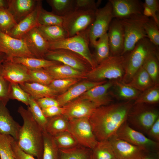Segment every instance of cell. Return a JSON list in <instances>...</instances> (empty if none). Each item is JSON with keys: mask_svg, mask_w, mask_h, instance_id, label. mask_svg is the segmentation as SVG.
Masks as SVG:
<instances>
[{"mask_svg": "<svg viewBox=\"0 0 159 159\" xmlns=\"http://www.w3.org/2000/svg\"><path fill=\"white\" fill-rule=\"evenodd\" d=\"M132 105L130 101L101 106L89 118L98 141L108 140L127 120Z\"/></svg>", "mask_w": 159, "mask_h": 159, "instance_id": "cell-1", "label": "cell"}, {"mask_svg": "<svg viewBox=\"0 0 159 159\" xmlns=\"http://www.w3.org/2000/svg\"><path fill=\"white\" fill-rule=\"evenodd\" d=\"M17 111L23 121L16 141L18 146L26 153L37 159H42L44 130L34 120L28 109L20 106Z\"/></svg>", "mask_w": 159, "mask_h": 159, "instance_id": "cell-2", "label": "cell"}, {"mask_svg": "<svg viewBox=\"0 0 159 159\" xmlns=\"http://www.w3.org/2000/svg\"><path fill=\"white\" fill-rule=\"evenodd\" d=\"M158 49V47L155 45L147 37L138 41L133 49L127 53V55H124L125 72L122 77V82L125 83L128 82L142 66L148 55Z\"/></svg>", "mask_w": 159, "mask_h": 159, "instance_id": "cell-3", "label": "cell"}, {"mask_svg": "<svg viewBox=\"0 0 159 159\" xmlns=\"http://www.w3.org/2000/svg\"><path fill=\"white\" fill-rule=\"evenodd\" d=\"M125 61L124 55H110L95 68L86 72V79L100 82L106 79L121 78L125 72Z\"/></svg>", "mask_w": 159, "mask_h": 159, "instance_id": "cell-4", "label": "cell"}, {"mask_svg": "<svg viewBox=\"0 0 159 159\" xmlns=\"http://www.w3.org/2000/svg\"><path fill=\"white\" fill-rule=\"evenodd\" d=\"M90 44L88 28L72 37L49 42V50L64 49L76 53L87 61L92 69L97 65L89 49Z\"/></svg>", "mask_w": 159, "mask_h": 159, "instance_id": "cell-5", "label": "cell"}, {"mask_svg": "<svg viewBox=\"0 0 159 159\" xmlns=\"http://www.w3.org/2000/svg\"><path fill=\"white\" fill-rule=\"evenodd\" d=\"M149 19L143 14H137L119 19L123 27L125 36L124 49L121 55L130 52L138 41L147 37L144 25Z\"/></svg>", "mask_w": 159, "mask_h": 159, "instance_id": "cell-6", "label": "cell"}, {"mask_svg": "<svg viewBox=\"0 0 159 159\" xmlns=\"http://www.w3.org/2000/svg\"><path fill=\"white\" fill-rule=\"evenodd\" d=\"M113 18L112 5L109 0L103 7L96 10L94 20L88 28L90 44L92 46H94L99 38L107 33Z\"/></svg>", "mask_w": 159, "mask_h": 159, "instance_id": "cell-7", "label": "cell"}, {"mask_svg": "<svg viewBox=\"0 0 159 159\" xmlns=\"http://www.w3.org/2000/svg\"><path fill=\"white\" fill-rule=\"evenodd\" d=\"M43 58L58 62L85 73L91 69L90 64L83 57L66 49L49 50Z\"/></svg>", "mask_w": 159, "mask_h": 159, "instance_id": "cell-8", "label": "cell"}, {"mask_svg": "<svg viewBox=\"0 0 159 159\" xmlns=\"http://www.w3.org/2000/svg\"><path fill=\"white\" fill-rule=\"evenodd\" d=\"M95 11L75 10L64 17L62 26L68 37L73 36L88 29L94 20Z\"/></svg>", "mask_w": 159, "mask_h": 159, "instance_id": "cell-9", "label": "cell"}, {"mask_svg": "<svg viewBox=\"0 0 159 159\" xmlns=\"http://www.w3.org/2000/svg\"><path fill=\"white\" fill-rule=\"evenodd\" d=\"M69 131L80 145L91 150L94 148L98 142L93 132L89 118L69 121Z\"/></svg>", "mask_w": 159, "mask_h": 159, "instance_id": "cell-10", "label": "cell"}, {"mask_svg": "<svg viewBox=\"0 0 159 159\" xmlns=\"http://www.w3.org/2000/svg\"><path fill=\"white\" fill-rule=\"evenodd\" d=\"M115 135L120 139L133 145L144 148L150 152H155L158 148V143L132 128L126 121L120 127Z\"/></svg>", "mask_w": 159, "mask_h": 159, "instance_id": "cell-11", "label": "cell"}, {"mask_svg": "<svg viewBox=\"0 0 159 159\" xmlns=\"http://www.w3.org/2000/svg\"><path fill=\"white\" fill-rule=\"evenodd\" d=\"M0 52L5 53L9 59L36 57L29 50L23 39L12 37L0 31Z\"/></svg>", "mask_w": 159, "mask_h": 159, "instance_id": "cell-12", "label": "cell"}, {"mask_svg": "<svg viewBox=\"0 0 159 159\" xmlns=\"http://www.w3.org/2000/svg\"><path fill=\"white\" fill-rule=\"evenodd\" d=\"M135 105L138 106L132 112L130 111L127 119L136 129L147 133L159 118L158 112L153 109L142 107L141 104Z\"/></svg>", "mask_w": 159, "mask_h": 159, "instance_id": "cell-13", "label": "cell"}, {"mask_svg": "<svg viewBox=\"0 0 159 159\" xmlns=\"http://www.w3.org/2000/svg\"><path fill=\"white\" fill-rule=\"evenodd\" d=\"M108 140L117 159H140L150 152L145 148L132 144L115 135Z\"/></svg>", "mask_w": 159, "mask_h": 159, "instance_id": "cell-14", "label": "cell"}, {"mask_svg": "<svg viewBox=\"0 0 159 159\" xmlns=\"http://www.w3.org/2000/svg\"><path fill=\"white\" fill-rule=\"evenodd\" d=\"M62 107V115L69 121L82 118H89L97 108L91 102L80 97Z\"/></svg>", "mask_w": 159, "mask_h": 159, "instance_id": "cell-15", "label": "cell"}, {"mask_svg": "<svg viewBox=\"0 0 159 159\" xmlns=\"http://www.w3.org/2000/svg\"><path fill=\"white\" fill-rule=\"evenodd\" d=\"M2 72L4 78L10 83L19 85L32 82L29 69L24 65L7 58L2 64Z\"/></svg>", "mask_w": 159, "mask_h": 159, "instance_id": "cell-16", "label": "cell"}, {"mask_svg": "<svg viewBox=\"0 0 159 159\" xmlns=\"http://www.w3.org/2000/svg\"><path fill=\"white\" fill-rule=\"evenodd\" d=\"M114 18L119 19L137 14H143V3L139 0H109Z\"/></svg>", "mask_w": 159, "mask_h": 159, "instance_id": "cell-17", "label": "cell"}, {"mask_svg": "<svg viewBox=\"0 0 159 159\" xmlns=\"http://www.w3.org/2000/svg\"><path fill=\"white\" fill-rule=\"evenodd\" d=\"M107 34L110 55H121L124 49L125 36L123 27L119 19H113Z\"/></svg>", "mask_w": 159, "mask_h": 159, "instance_id": "cell-18", "label": "cell"}, {"mask_svg": "<svg viewBox=\"0 0 159 159\" xmlns=\"http://www.w3.org/2000/svg\"><path fill=\"white\" fill-rule=\"evenodd\" d=\"M29 50L36 58H43L49 50V42L41 34L37 27L29 31L22 38Z\"/></svg>", "mask_w": 159, "mask_h": 159, "instance_id": "cell-19", "label": "cell"}, {"mask_svg": "<svg viewBox=\"0 0 159 159\" xmlns=\"http://www.w3.org/2000/svg\"><path fill=\"white\" fill-rule=\"evenodd\" d=\"M106 82V80L95 82L85 79L72 85L63 93L58 95L56 99L58 102L60 106L62 107L72 100L79 97L91 88Z\"/></svg>", "mask_w": 159, "mask_h": 159, "instance_id": "cell-20", "label": "cell"}, {"mask_svg": "<svg viewBox=\"0 0 159 159\" xmlns=\"http://www.w3.org/2000/svg\"><path fill=\"white\" fill-rule=\"evenodd\" d=\"M42 7V1L38 0L34 9L25 18L16 24L8 34L10 36L21 39L26 33L39 25L37 17L39 10Z\"/></svg>", "mask_w": 159, "mask_h": 159, "instance_id": "cell-21", "label": "cell"}, {"mask_svg": "<svg viewBox=\"0 0 159 159\" xmlns=\"http://www.w3.org/2000/svg\"><path fill=\"white\" fill-rule=\"evenodd\" d=\"M112 84V82H107L97 85L87 91L80 97L91 102L97 108L108 105L112 100L107 91Z\"/></svg>", "mask_w": 159, "mask_h": 159, "instance_id": "cell-22", "label": "cell"}, {"mask_svg": "<svg viewBox=\"0 0 159 159\" xmlns=\"http://www.w3.org/2000/svg\"><path fill=\"white\" fill-rule=\"evenodd\" d=\"M6 105L0 101V134L10 135L17 141L21 126L13 119Z\"/></svg>", "mask_w": 159, "mask_h": 159, "instance_id": "cell-23", "label": "cell"}, {"mask_svg": "<svg viewBox=\"0 0 159 159\" xmlns=\"http://www.w3.org/2000/svg\"><path fill=\"white\" fill-rule=\"evenodd\" d=\"M38 0H8L7 9L17 23L34 9Z\"/></svg>", "mask_w": 159, "mask_h": 159, "instance_id": "cell-24", "label": "cell"}, {"mask_svg": "<svg viewBox=\"0 0 159 159\" xmlns=\"http://www.w3.org/2000/svg\"><path fill=\"white\" fill-rule=\"evenodd\" d=\"M54 80L68 78L86 79V73L61 64L44 68Z\"/></svg>", "mask_w": 159, "mask_h": 159, "instance_id": "cell-25", "label": "cell"}, {"mask_svg": "<svg viewBox=\"0 0 159 159\" xmlns=\"http://www.w3.org/2000/svg\"><path fill=\"white\" fill-rule=\"evenodd\" d=\"M32 98L48 97L56 99L58 94L48 86L35 82H26L19 85Z\"/></svg>", "mask_w": 159, "mask_h": 159, "instance_id": "cell-26", "label": "cell"}, {"mask_svg": "<svg viewBox=\"0 0 159 159\" xmlns=\"http://www.w3.org/2000/svg\"><path fill=\"white\" fill-rule=\"evenodd\" d=\"M126 84L140 92L144 91L155 85L142 66L135 73L130 81Z\"/></svg>", "mask_w": 159, "mask_h": 159, "instance_id": "cell-27", "label": "cell"}, {"mask_svg": "<svg viewBox=\"0 0 159 159\" xmlns=\"http://www.w3.org/2000/svg\"><path fill=\"white\" fill-rule=\"evenodd\" d=\"M10 59L15 63L24 65L29 70L44 69L62 64L44 58L35 57H14Z\"/></svg>", "mask_w": 159, "mask_h": 159, "instance_id": "cell-28", "label": "cell"}, {"mask_svg": "<svg viewBox=\"0 0 159 159\" xmlns=\"http://www.w3.org/2000/svg\"><path fill=\"white\" fill-rule=\"evenodd\" d=\"M69 120L62 115L48 118L45 131L53 136L69 131Z\"/></svg>", "mask_w": 159, "mask_h": 159, "instance_id": "cell-29", "label": "cell"}, {"mask_svg": "<svg viewBox=\"0 0 159 159\" xmlns=\"http://www.w3.org/2000/svg\"><path fill=\"white\" fill-rule=\"evenodd\" d=\"M37 27L41 34L49 42L68 37L67 34L62 26H46L39 24Z\"/></svg>", "mask_w": 159, "mask_h": 159, "instance_id": "cell-30", "label": "cell"}, {"mask_svg": "<svg viewBox=\"0 0 159 159\" xmlns=\"http://www.w3.org/2000/svg\"><path fill=\"white\" fill-rule=\"evenodd\" d=\"M51 7L52 12L60 16L64 17L75 9V0H47Z\"/></svg>", "mask_w": 159, "mask_h": 159, "instance_id": "cell-31", "label": "cell"}, {"mask_svg": "<svg viewBox=\"0 0 159 159\" xmlns=\"http://www.w3.org/2000/svg\"><path fill=\"white\" fill-rule=\"evenodd\" d=\"M93 47L95 51L92 54L97 65L110 56L107 33L99 38Z\"/></svg>", "mask_w": 159, "mask_h": 159, "instance_id": "cell-32", "label": "cell"}, {"mask_svg": "<svg viewBox=\"0 0 159 159\" xmlns=\"http://www.w3.org/2000/svg\"><path fill=\"white\" fill-rule=\"evenodd\" d=\"M43 149L42 159H59V151L54 137L44 131Z\"/></svg>", "mask_w": 159, "mask_h": 159, "instance_id": "cell-33", "label": "cell"}, {"mask_svg": "<svg viewBox=\"0 0 159 159\" xmlns=\"http://www.w3.org/2000/svg\"><path fill=\"white\" fill-rule=\"evenodd\" d=\"M59 151V159H90L92 153L91 149L80 145Z\"/></svg>", "mask_w": 159, "mask_h": 159, "instance_id": "cell-34", "label": "cell"}, {"mask_svg": "<svg viewBox=\"0 0 159 159\" xmlns=\"http://www.w3.org/2000/svg\"><path fill=\"white\" fill-rule=\"evenodd\" d=\"M158 50L150 54L142 66L149 74L155 85L157 83L158 77Z\"/></svg>", "mask_w": 159, "mask_h": 159, "instance_id": "cell-35", "label": "cell"}, {"mask_svg": "<svg viewBox=\"0 0 159 159\" xmlns=\"http://www.w3.org/2000/svg\"><path fill=\"white\" fill-rule=\"evenodd\" d=\"M92 150L93 159H113L116 157L108 140L98 141L95 147Z\"/></svg>", "mask_w": 159, "mask_h": 159, "instance_id": "cell-36", "label": "cell"}, {"mask_svg": "<svg viewBox=\"0 0 159 159\" xmlns=\"http://www.w3.org/2000/svg\"><path fill=\"white\" fill-rule=\"evenodd\" d=\"M64 17L58 16L52 12L44 9L42 7L39 11L37 21L39 24L43 26L57 25L62 26Z\"/></svg>", "mask_w": 159, "mask_h": 159, "instance_id": "cell-37", "label": "cell"}, {"mask_svg": "<svg viewBox=\"0 0 159 159\" xmlns=\"http://www.w3.org/2000/svg\"><path fill=\"white\" fill-rule=\"evenodd\" d=\"M53 137L59 149H68L80 145L69 131L62 132Z\"/></svg>", "mask_w": 159, "mask_h": 159, "instance_id": "cell-38", "label": "cell"}, {"mask_svg": "<svg viewBox=\"0 0 159 159\" xmlns=\"http://www.w3.org/2000/svg\"><path fill=\"white\" fill-rule=\"evenodd\" d=\"M158 85H154L140 94L135 100V104H154L159 101V90Z\"/></svg>", "mask_w": 159, "mask_h": 159, "instance_id": "cell-39", "label": "cell"}, {"mask_svg": "<svg viewBox=\"0 0 159 159\" xmlns=\"http://www.w3.org/2000/svg\"><path fill=\"white\" fill-rule=\"evenodd\" d=\"M81 80L76 78L55 79L48 86L59 95L64 92Z\"/></svg>", "mask_w": 159, "mask_h": 159, "instance_id": "cell-40", "label": "cell"}, {"mask_svg": "<svg viewBox=\"0 0 159 159\" xmlns=\"http://www.w3.org/2000/svg\"><path fill=\"white\" fill-rule=\"evenodd\" d=\"M14 139L10 135L0 134L1 159H15L11 147V143Z\"/></svg>", "mask_w": 159, "mask_h": 159, "instance_id": "cell-41", "label": "cell"}, {"mask_svg": "<svg viewBox=\"0 0 159 159\" xmlns=\"http://www.w3.org/2000/svg\"><path fill=\"white\" fill-rule=\"evenodd\" d=\"M28 109L35 121L44 131H45L48 118L44 115L42 109L37 104L35 100L31 97L28 106Z\"/></svg>", "mask_w": 159, "mask_h": 159, "instance_id": "cell-42", "label": "cell"}, {"mask_svg": "<svg viewBox=\"0 0 159 159\" xmlns=\"http://www.w3.org/2000/svg\"><path fill=\"white\" fill-rule=\"evenodd\" d=\"M13 15L7 9L0 8V31L8 34L16 24Z\"/></svg>", "mask_w": 159, "mask_h": 159, "instance_id": "cell-43", "label": "cell"}, {"mask_svg": "<svg viewBox=\"0 0 159 159\" xmlns=\"http://www.w3.org/2000/svg\"><path fill=\"white\" fill-rule=\"evenodd\" d=\"M119 97L122 99L136 100L140 95V92L123 82L115 83Z\"/></svg>", "mask_w": 159, "mask_h": 159, "instance_id": "cell-44", "label": "cell"}, {"mask_svg": "<svg viewBox=\"0 0 159 159\" xmlns=\"http://www.w3.org/2000/svg\"><path fill=\"white\" fill-rule=\"evenodd\" d=\"M9 97V99L16 100L28 106L31 98L17 84L10 83Z\"/></svg>", "mask_w": 159, "mask_h": 159, "instance_id": "cell-45", "label": "cell"}, {"mask_svg": "<svg viewBox=\"0 0 159 159\" xmlns=\"http://www.w3.org/2000/svg\"><path fill=\"white\" fill-rule=\"evenodd\" d=\"M28 72L32 82L48 86L54 80L44 69H29Z\"/></svg>", "mask_w": 159, "mask_h": 159, "instance_id": "cell-46", "label": "cell"}, {"mask_svg": "<svg viewBox=\"0 0 159 159\" xmlns=\"http://www.w3.org/2000/svg\"><path fill=\"white\" fill-rule=\"evenodd\" d=\"M144 29L147 38L156 46H159V25L152 18L145 23Z\"/></svg>", "mask_w": 159, "mask_h": 159, "instance_id": "cell-47", "label": "cell"}, {"mask_svg": "<svg viewBox=\"0 0 159 159\" xmlns=\"http://www.w3.org/2000/svg\"><path fill=\"white\" fill-rule=\"evenodd\" d=\"M101 0H75V10L96 11L101 3Z\"/></svg>", "mask_w": 159, "mask_h": 159, "instance_id": "cell-48", "label": "cell"}, {"mask_svg": "<svg viewBox=\"0 0 159 159\" xmlns=\"http://www.w3.org/2000/svg\"><path fill=\"white\" fill-rule=\"evenodd\" d=\"M10 83L4 77L2 72L1 64H0V101L6 105L9 100Z\"/></svg>", "mask_w": 159, "mask_h": 159, "instance_id": "cell-49", "label": "cell"}, {"mask_svg": "<svg viewBox=\"0 0 159 159\" xmlns=\"http://www.w3.org/2000/svg\"><path fill=\"white\" fill-rule=\"evenodd\" d=\"M143 4L150 10L152 18L159 25V1L158 0H145Z\"/></svg>", "mask_w": 159, "mask_h": 159, "instance_id": "cell-50", "label": "cell"}, {"mask_svg": "<svg viewBox=\"0 0 159 159\" xmlns=\"http://www.w3.org/2000/svg\"><path fill=\"white\" fill-rule=\"evenodd\" d=\"M11 147L15 159H36L21 150L15 139H14L12 142Z\"/></svg>", "mask_w": 159, "mask_h": 159, "instance_id": "cell-51", "label": "cell"}, {"mask_svg": "<svg viewBox=\"0 0 159 159\" xmlns=\"http://www.w3.org/2000/svg\"><path fill=\"white\" fill-rule=\"evenodd\" d=\"M34 100L41 109L46 108L54 106H60L58 102L54 98L46 97Z\"/></svg>", "mask_w": 159, "mask_h": 159, "instance_id": "cell-52", "label": "cell"}, {"mask_svg": "<svg viewBox=\"0 0 159 159\" xmlns=\"http://www.w3.org/2000/svg\"><path fill=\"white\" fill-rule=\"evenodd\" d=\"M42 110L44 115L47 118L62 115L63 112V107L57 106H52Z\"/></svg>", "mask_w": 159, "mask_h": 159, "instance_id": "cell-53", "label": "cell"}, {"mask_svg": "<svg viewBox=\"0 0 159 159\" xmlns=\"http://www.w3.org/2000/svg\"><path fill=\"white\" fill-rule=\"evenodd\" d=\"M153 140L159 141V118L157 119L147 133Z\"/></svg>", "mask_w": 159, "mask_h": 159, "instance_id": "cell-54", "label": "cell"}, {"mask_svg": "<svg viewBox=\"0 0 159 159\" xmlns=\"http://www.w3.org/2000/svg\"><path fill=\"white\" fill-rule=\"evenodd\" d=\"M140 159H159L158 152H150Z\"/></svg>", "mask_w": 159, "mask_h": 159, "instance_id": "cell-55", "label": "cell"}, {"mask_svg": "<svg viewBox=\"0 0 159 159\" xmlns=\"http://www.w3.org/2000/svg\"><path fill=\"white\" fill-rule=\"evenodd\" d=\"M8 0H0V8L7 9Z\"/></svg>", "mask_w": 159, "mask_h": 159, "instance_id": "cell-56", "label": "cell"}, {"mask_svg": "<svg viewBox=\"0 0 159 159\" xmlns=\"http://www.w3.org/2000/svg\"><path fill=\"white\" fill-rule=\"evenodd\" d=\"M7 58V57L5 53L0 52V64H2Z\"/></svg>", "mask_w": 159, "mask_h": 159, "instance_id": "cell-57", "label": "cell"}, {"mask_svg": "<svg viewBox=\"0 0 159 159\" xmlns=\"http://www.w3.org/2000/svg\"><path fill=\"white\" fill-rule=\"evenodd\" d=\"M90 159H93L92 156V155H91Z\"/></svg>", "mask_w": 159, "mask_h": 159, "instance_id": "cell-58", "label": "cell"}, {"mask_svg": "<svg viewBox=\"0 0 159 159\" xmlns=\"http://www.w3.org/2000/svg\"><path fill=\"white\" fill-rule=\"evenodd\" d=\"M113 159H117L116 157L114 158H113Z\"/></svg>", "mask_w": 159, "mask_h": 159, "instance_id": "cell-59", "label": "cell"}]
</instances>
